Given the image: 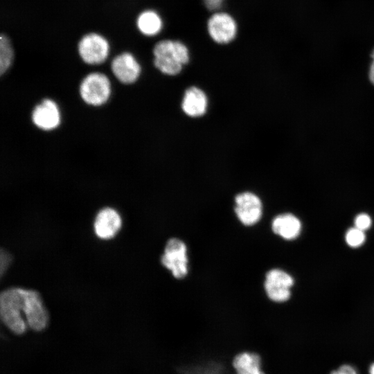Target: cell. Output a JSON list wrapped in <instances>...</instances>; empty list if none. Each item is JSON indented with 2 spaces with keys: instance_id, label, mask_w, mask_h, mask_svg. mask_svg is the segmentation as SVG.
<instances>
[{
  "instance_id": "10",
  "label": "cell",
  "mask_w": 374,
  "mask_h": 374,
  "mask_svg": "<svg viewBox=\"0 0 374 374\" xmlns=\"http://www.w3.org/2000/svg\"><path fill=\"white\" fill-rule=\"evenodd\" d=\"M111 69L114 77L125 84L136 82L141 73L140 64L129 52L116 55L112 61Z\"/></svg>"
},
{
  "instance_id": "19",
  "label": "cell",
  "mask_w": 374,
  "mask_h": 374,
  "mask_svg": "<svg viewBox=\"0 0 374 374\" xmlns=\"http://www.w3.org/2000/svg\"><path fill=\"white\" fill-rule=\"evenodd\" d=\"M371 225V219L368 215L366 213H361L358 215L355 220V227L365 231L370 228Z\"/></svg>"
},
{
  "instance_id": "3",
  "label": "cell",
  "mask_w": 374,
  "mask_h": 374,
  "mask_svg": "<svg viewBox=\"0 0 374 374\" xmlns=\"http://www.w3.org/2000/svg\"><path fill=\"white\" fill-rule=\"evenodd\" d=\"M79 93L86 104L93 107L101 106L110 98L112 93L110 80L103 73H90L81 81Z\"/></svg>"
},
{
  "instance_id": "4",
  "label": "cell",
  "mask_w": 374,
  "mask_h": 374,
  "mask_svg": "<svg viewBox=\"0 0 374 374\" xmlns=\"http://www.w3.org/2000/svg\"><path fill=\"white\" fill-rule=\"evenodd\" d=\"M109 49L107 39L96 33H89L83 35L78 44L80 58L89 65L103 63L109 56Z\"/></svg>"
},
{
  "instance_id": "7",
  "label": "cell",
  "mask_w": 374,
  "mask_h": 374,
  "mask_svg": "<svg viewBox=\"0 0 374 374\" xmlns=\"http://www.w3.org/2000/svg\"><path fill=\"white\" fill-rule=\"evenodd\" d=\"M24 314L27 326L32 330L41 331L46 327L48 314L37 292L24 289Z\"/></svg>"
},
{
  "instance_id": "22",
  "label": "cell",
  "mask_w": 374,
  "mask_h": 374,
  "mask_svg": "<svg viewBox=\"0 0 374 374\" xmlns=\"http://www.w3.org/2000/svg\"><path fill=\"white\" fill-rule=\"evenodd\" d=\"M224 0H204L206 6L209 10H217L219 9Z\"/></svg>"
},
{
  "instance_id": "13",
  "label": "cell",
  "mask_w": 374,
  "mask_h": 374,
  "mask_svg": "<svg viewBox=\"0 0 374 374\" xmlns=\"http://www.w3.org/2000/svg\"><path fill=\"white\" fill-rule=\"evenodd\" d=\"M122 225L120 214L114 208L105 207L97 213L93 224L96 235L100 239L112 238L118 232Z\"/></svg>"
},
{
  "instance_id": "17",
  "label": "cell",
  "mask_w": 374,
  "mask_h": 374,
  "mask_svg": "<svg viewBox=\"0 0 374 374\" xmlns=\"http://www.w3.org/2000/svg\"><path fill=\"white\" fill-rule=\"evenodd\" d=\"M14 51L9 37L4 33L0 36V74H4L11 66Z\"/></svg>"
},
{
  "instance_id": "20",
  "label": "cell",
  "mask_w": 374,
  "mask_h": 374,
  "mask_svg": "<svg viewBox=\"0 0 374 374\" xmlns=\"http://www.w3.org/2000/svg\"><path fill=\"white\" fill-rule=\"evenodd\" d=\"M330 374H357L355 368L350 365H342L337 370L330 373Z\"/></svg>"
},
{
  "instance_id": "25",
  "label": "cell",
  "mask_w": 374,
  "mask_h": 374,
  "mask_svg": "<svg viewBox=\"0 0 374 374\" xmlns=\"http://www.w3.org/2000/svg\"><path fill=\"white\" fill-rule=\"evenodd\" d=\"M371 57H372V60H374V49L372 51Z\"/></svg>"
},
{
  "instance_id": "12",
  "label": "cell",
  "mask_w": 374,
  "mask_h": 374,
  "mask_svg": "<svg viewBox=\"0 0 374 374\" xmlns=\"http://www.w3.org/2000/svg\"><path fill=\"white\" fill-rule=\"evenodd\" d=\"M208 30L214 41L220 44H226L234 39L237 26L234 19L229 15L217 12L209 19Z\"/></svg>"
},
{
  "instance_id": "21",
  "label": "cell",
  "mask_w": 374,
  "mask_h": 374,
  "mask_svg": "<svg viewBox=\"0 0 374 374\" xmlns=\"http://www.w3.org/2000/svg\"><path fill=\"white\" fill-rule=\"evenodd\" d=\"M11 260V258L10 255L7 252H3V250H1V274L4 271V270L6 269V267L8 266L9 262Z\"/></svg>"
},
{
  "instance_id": "1",
  "label": "cell",
  "mask_w": 374,
  "mask_h": 374,
  "mask_svg": "<svg viewBox=\"0 0 374 374\" xmlns=\"http://www.w3.org/2000/svg\"><path fill=\"white\" fill-rule=\"evenodd\" d=\"M153 55L155 67L170 76L179 74L189 61L188 48L178 41H160L154 46Z\"/></svg>"
},
{
  "instance_id": "15",
  "label": "cell",
  "mask_w": 374,
  "mask_h": 374,
  "mask_svg": "<svg viewBox=\"0 0 374 374\" xmlns=\"http://www.w3.org/2000/svg\"><path fill=\"white\" fill-rule=\"evenodd\" d=\"M237 374H265L260 368V357L251 353H242L233 360Z\"/></svg>"
},
{
  "instance_id": "16",
  "label": "cell",
  "mask_w": 374,
  "mask_h": 374,
  "mask_svg": "<svg viewBox=\"0 0 374 374\" xmlns=\"http://www.w3.org/2000/svg\"><path fill=\"white\" fill-rule=\"evenodd\" d=\"M139 31L147 36L158 34L162 28V21L159 15L153 10L142 12L136 20Z\"/></svg>"
},
{
  "instance_id": "11",
  "label": "cell",
  "mask_w": 374,
  "mask_h": 374,
  "mask_svg": "<svg viewBox=\"0 0 374 374\" xmlns=\"http://www.w3.org/2000/svg\"><path fill=\"white\" fill-rule=\"evenodd\" d=\"M180 106L181 111L188 117L200 118L208 111V98L202 89L190 86L184 91Z\"/></svg>"
},
{
  "instance_id": "8",
  "label": "cell",
  "mask_w": 374,
  "mask_h": 374,
  "mask_svg": "<svg viewBox=\"0 0 374 374\" xmlns=\"http://www.w3.org/2000/svg\"><path fill=\"white\" fill-rule=\"evenodd\" d=\"M294 280L285 271L273 269L265 276V290L269 299L275 302H284L290 297V288Z\"/></svg>"
},
{
  "instance_id": "2",
  "label": "cell",
  "mask_w": 374,
  "mask_h": 374,
  "mask_svg": "<svg viewBox=\"0 0 374 374\" xmlns=\"http://www.w3.org/2000/svg\"><path fill=\"white\" fill-rule=\"evenodd\" d=\"M24 310V289L12 287L1 293V319L5 326L16 335L24 333L28 326Z\"/></svg>"
},
{
  "instance_id": "6",
  "label": "cell",
  "mask_w": 374,
  "mask_h": 374,
  "mask_svg": "<svg viewBox=\"0 0 374 374\" xmlns=\"http://www.w3.org/2000/svg\"><path fill=\"white\" fill-rule=\"evenodd\" d=\"M234 211L240 222L245 226H253L261 218L262 204L260 198L250 191L237 194L234 198Z\"/></svg>"
},
{
  "instance_id": "14",
  "label": "cell",
  "mask_w": 374,
  "mask_h": 374,
  "mask_svg": "<svg viewBox=\"0 0 374 374\" xmlns=\"http://www.w3.org/2000/svg\"><path fill=\"white\" fill-rule=\"evenodd\" d=\"M273 231L286 240L298 237L301 229L300 220L294 215L283 213L275 217L272 221Z\"/></svg>"
},
{
  "instance_id": "9",
  "label": "cell",
  "mask_w": 374,
  "mask_h": 374,
  "mask_svg": "<svg viewBox=\"0 0 374 374\" xmlns=\"http://www.w3.org/2000/svg\"><path fill=\"white\" fill-rule=\"evenodd\" d=\"M31 119L33 124L43 131L53 130L61 123L60 108L55 101L45 98L34 107Z\"/></svg>"
},
{
  "instance_id": "23",
  "label": "cell",
  "mask_w": 374,
  "mask_h": 374,
  "mask_svg": "<svg viewBox=\"0 0 374 374\" xmlns=\"http://www.w3.org/2000/svg\"><path fill=\"white\" fill-rule=\"evenodd\" d=\"M369 78L371 82L374 84V60L372 61L369 69Z\"/></svg>"
},
{
  "instance_id": "5",
  "label": "cell",
  "mask_w": 374,
  "mask_h": 374,
  "mask_svg": "<svg viewBox=\"0 0 374 374\" xmlns=\"http://www.w3.org/2000/svg\"><path fill=\"white\" fill-rule=\"evenodd\" d=\"M161 261L162 265L171 271L175 278L178 279L184 278L188 271L186 244L175 238L168 240Z\"/></svg>"
},
{
  "instance_id": "18",
  "label": "cell",
  "mask_w": 374,
  "mask_h": 374,
  "mask_svg": "<svg viewBox=\"0 0 374 374\" xmlns=\"http://www.w3.org/2000/svg\"><path fill=\"white\" fill-rule=\"evenodd\" d=\"M346 241L351 247H358L365 241L364 231L357 227H353L346 232Z\"/></svg>"
},
{
  "instance_id": "24",
  "label": "cell",
  "mask_w": 374,
  "mask_h": 374,
  "mask_svg": "<svg viewBox=\"0 0 374 374\" xmlns=\"http://www.w3.org/2000/svg\"><path fill=\"white\" fill-rule=\"evenodd\" d=\"M369 373L370 374H374V363L371 365Z\"/></svg>"
}]
</instances>
